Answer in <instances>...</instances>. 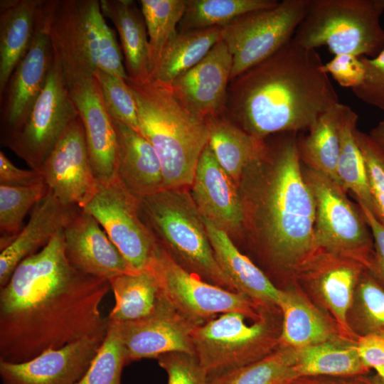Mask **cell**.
<instances>
[{
  "instance_id": "cell-38",
  "label": "cell",
  "mask_w": 384,
  "mask_h": 384,
  "mask_svg": "<svg viewBox=\"0 0 384 384\" xmlns=\"http://www.w3.org/2000/svg\"><path fill=\"white\" fill-rule=\"evenodd\" d=\"M129 363L116 325L108 321L106 336L92 363L76 384H121L123 367Z\"/></svg>"
},
{
  "instance_id": "cell-14",
  "label": "cell",
  "mask_w": 384,
  "mask_h": 384,
  "mask_svg": "<svg viewBox=\"0 0 384 384\" xmlns=\"http://www.w3.org/2000/svg\"><path fill=\"white\" fill-rule=\"evenodd\" d=\"M53 61L45 0H41L31 46L0 95L1 138L24 122L46 84Z\"/></svg>"
},
{
  "instance_id": "cell-44",
  "label": "cell",
  "mask_w": 384,
  "mask_h": 384,
  "mask_svg": "<svg viewBox=\"0 0 384 384\" xmlns=\"http://www.w3.org/2000/svg\"><path fill=\"white\" fill-rule=\"evenodd\" d=\"M321 69L327 75L330 74L338 85L351 89L361 85L365 76L361 58L352 54L334 55Z\"/></svg>"
},
{
  "instance_id": "cell-27",
  "label": "cell",
  "mask_w": 384,
  "mask_h": 384,
  "mask_svg": "<svg viewBox=\"0 0 384 384\" xmlns=\"http://www.w3.org/2000/svg\"><path fill=\"white\" fill-rule=\"evenodd\" d=\"M208 145L218 163L239 188L246 169L261 153L265 139H258L225 117L206 120Z\"/></svg>"
},
{
  "instance_id": "cell-23",
  "label": "cell",
  "mask_w": 384,
  "mask_h": 384,
  "mask_svg": "<svg viewBox=\"0 0 384 384\" xmlns=\"http://www.w3.org/2000/svg\"><path fill=\"white\" fill-rule=\"evenodd\" d=\"M117 139V177L138 198L164 189L159 159L139 132L112 119Z\"/></svg>"
},
{
  "instance_id": "cell-51",
  "label": "cell",
  "mask_w": 384,
  "mask_h": 384,
  "mask_svg": "<svg viewBox=\"0 0 384 384\" xmlns=\"http://www.w3.org/2000/svg\"><path fill=\"white\" fill-rule=\"evenodd\" d=\"M378 373V375L384 379V366L375 368Z\"/></svg>"
},
{
  "instance_id": "cell-21",
  "label": "cell",
  "mask_w": 384,
  "mask_h": 384,
  "mask_svg": "<svg viewBox=\"0 0 384 384\" xmlns=\"http://www.w3.org/2000/svg\"><path fill=\"white\" fill-rule=\"evenodd\" d=\"M63 234L66 255L81 272L107 280L134 272L97 220L83 208L71 218Z\"/></svg>"
},
{
  "instance_id": "cell-32",
  "label": "cell",
  "mask_w": 384,
  "mask_h": 384,
  "mask_svg": "<svg viewBox=\"0 0 384 384\" xmlns=\"http://www.w3.org/2000/svg\"><path fill=\"white\" fill-rule=\"evenodd\" d=\"M283 314L279 341L297 349L327 341L331 330L323 316L296 293L282 291L277 304Z\"/></svg>"
},
{
  "instance_id": "cell-25",
  "label": "cell",
  "mask_w": 384,
  "mask_h": 384,
  "mask_svg": "<svg viewBox=\"0 0 384 384\" xmlns=\"http://www.w3.org/2000/svg\"><path fill=\"white\" fill-rule=\"evenodd\" d=\"M103 16L118 33L128 78L143 81L149 76V46L141 9L133 0H100Z\"/></svg>"
},
{
  "instance_id": "cell-5",
  "label": "cell",
  "mask_w": 384,
  "mask_h": 384,
  "mask_svg": "<svg viewBox=\"0 0 384 384\" xmlns=\"http://www.w3.org/2000/svg\"><path fill=\"white\" fill-rule=\"evenodd\" d=\"M54 57L67 83L102 70L128 79L114 33L99 0H45Z\"/></svg>"
},
{
  "instance_id": "cell-30",
  "label": "cell",
  "mask_w": 384,
  "mask_h": 384,
  "mask_svg": "<svg viewBox=\"0 0 384 384\" xmlns=\"http://www.w3.org/2000/svg\"><path fill=\"white\" fill-rule=\"evenodd\" d=\"M358 119V114L349 106L343 104L337 174L342 188L346 192L351 191L358 204L366 206L373 213L374 206L366 167L355 137Z\"/></svg>"
},
{
  "instance_id": "cell-46",
  "label": "cell",
  "mask_w": 384,
  "mask_h": 384,
  "mask_svg": "<svg viewBox=\"0 0 384 384\" xmlns=\"http://www.w3.org/2000/svg\"><path fill=\"white\" fill-rule=\"evenodd\" d=\"M44 183L38 171L16 166L5 154L0 151V184L28 186Z\"/></svg>"
},
{
  "instance_id": "cell-2",
  "label": "cell",
  "mask_w": 384,
  "mask_h": 384,
  "mask_svg": "<svg viewBox=\"0 0 384 384\" xmlns=\"http://www.w3.org/2000/svg\"><path fill=\"white\" fill-rule=\"evenodd\" d=\"M315 49L289 41L231 80L225 112L258 139L308 131L338 97Z\"/></svg>"
},
{
  "instance_id": "cell-42",
  "label": "cell",
  "mask_w": 384,
  "mask_h": 384,
  "mask_svg": "<svg viewBox=\"0 0 384 384\" xmlns=\"http://www.w3.org/2000/svg\"><path fill=\"white\" fill-rule=\"evenodd\" d=\"M365 76L358 86L351 89L363 102L384 112V49L375 57H361Z\"/></svg>"
},
{
  "instance_id": "cell-49",
  "label": "cell",
  "mask_w": 384,
  "mask_h": 384,
  "mask_svg": "<svg viewBox=\"0 0 384 384\" xmlns=\"http://www.w3.org/2000/svg\"><path fill=\"white\" fill-rule=\"evenodd\" d=\"M292 384H349L343 381L334 380L327 378H312L302 377L294 380Z\"/></svg>"
},
{
  "instance_id": "cell-10",
  "label": "cell",
  "mask_w": 384,
  "mask_h": 384,
  "mask_svg": "<svg viewBox=\"0 0 384 384\" xmlns=\"http://www.w3.org/2000/svg\"><path fill=\"white\" fill-rule=\"evenodd\" d=\"M309 4V0H283L222 26V40L233 57L230 81L291 41Z\"/></svg>"
},
{
  "instance_id": "cell-29",
  "label": "cell",
  "mask_w": 384,
  "mask_h": 384,
  "mask_svg": "<svg viewBox=\"0 0 384 384\" xmlns=\"http://www.w3.org/2000/svg\"><path fill=\"white\" fill-rule=\"evenodd\" d=\"M342 107L341 102L334 105L320 116L308 130V134L297 138L301 161L306 167L325 174L338 184L337 166Z\"/></svg>"
},
{
  "instance_id": "cell-37",
  "label": "cell",
  "mask_w": 384,
  "mask_h": 384,
  "mask_svg": "<svg viewBox=\"0 0 384 384\" xmlns=\"http://www.w3.org/2000/svg\"><path fill=\"white\" fill-rule=\"evenodd\" d=\"M48 186L39 183L28 186L0 184V247H6L18 235L23 220L46 195Z\"/></svg>"
},
{
  "instance_id": "cell-8",
  "label": "cell",
  "mask_w": 384,
  "mask_h": 384,
  "mask_svg": "<svg viewBox=\"0 0 384 384\" xmlns=\"http://www.w3.org/2000/svg\"><path fill=\"white\" fill-rule=\"evenodd\" d=\"M302 174L316 203L314 250L354 260L368 270L374 255L373 238L360 206L325 174L306 166Z\"/></svg>"
},
{
  "instance_id": "cell-6",
  "label": "cell",
  "mask_w": 384,
  "mask_h": 384,
  "mask_svg": "<svg viewBox=\"0 0 384 384\" xmlns=\"http://www.w3.org/2000/svg\"><path fill=\"white\" fill-rule=\"evenodd\" d=\"M139 198L143 221L178 265L207 282L236 292L215 257L203 217L185 188L163 189Z\"/></svg>"
},
{
  "instance_id": "cell-19",
  "label": "cell",
  "mask_w": 384,
  "mask_h": 384,
  "mask_svg": "<svg viewBox=\"0 0 384 384\" xmlns=\"http://www.w3.org/2000/svg\"><path fill=\"white\" fill-rule=\"evenodd\" d=\"M68 85L82 123L95 180L100 183L112 181L117 178V139L104 105L98 82L93 76Z\"/></svg>"
},
{
  "instance_id": "cell-36",
  "label": "cell",
  "mask_w": 384,
  "mask_h": 384,
  "mask_svg": "<svg viewBox=\"0 0 384 384\" xmlns=\"http://www.w3.org/2000/svg\"><path fill=\"white\" fill-rule=\"evenodd\" d=\"M149 46V76L165 46L177 33L187 0H140Z\"/></svg>"
},
{
  "instance_id": "cell-45",
  "label": "cell",
  "mask_w": 384,
  "mask_h": 384,
  "mask_svg": "<svg viewBox=\"0 0 384 384\" xmlns=\"http://www.w3.org/2000/svg\"><path fill=\"white\" fill-rule=\"evenodd\" d=\"M370 229L374 246V255L369 273L379 284L384 286V225L366 206L358 204Z\"/></svg>"
},
{
  "instance_id": "cell-50",
  "label": "cell",
  "mask_w": 384,
  "mask_h": 384,
  "mask_svg": "<svg viewBox=\"0 0 384 384\" xmlns=\"http://www.w3.org/2000/svg\"><path fill=\"white\" fill-rule=\"evenodd\" d=\"M361 384H384V379L378 375L370 379L362 380Z\"/></svg>"
},
{
  "instance_id": "cell-47",
  "label": "cell",
  "mask_w": 384,
  "mask_h": 384,
  "mask_svg": "<svg viewBox=\"0 0 384 384\" xmlns=\"http://www.w3.org/2000/svg\"><path fill=\"white\" fill-rule=\"evenodd\" d=\"M356 347L366 368L384 366V331L370 332L361 336Z\"/></svg>"
},
{
  "instance_id": "cell-24",
  "label": "cell",
  "mask_w": 384,
  "mask_h": 384,
  "mask_svg": "<svg viewBox=\"0 0 384 384\" xmlns=\"http://www.w3.org/2000/svg\"><path fill=\"white\" fill-rule=\"evenodd\" d=\"M203 220L215 257L236 292L257 304L277 306L282 290L238 249L227 233Z\"/></svg>"
},
{
  "instance_id": "cell-7",
  "label": "cell",
  "mask_w": 384,
  "mask_h": 384,
  "mask_svg": "<svg viewBox=\"0 0 384 384\" xmlns=\"http://www.w3.org/2000/svg\"><path fill=\"white\" fill-rule=\"evenodd\" d=\"M384 0H309L292 41L334 55L375 57L384 49Z\"/></svg>"
},
{
  "instance_id": "cell-1",
  "label": "cell",
  "mask_w": 384,
  "mask_h": 384,
  "mask_svg": "<svg viewBox=\"0 0 384 384\" xmlns=\"http://www.w3.org/2000/svg\"><path fill=\"white\" fill-rule=\"evenodd\" d=\"M63 229L23 260L0 288V361L22 363L85 338L106 336L108 319L100 308L110 282L69 261Z\"/></svg>"
},
{
  "instance_id": "cell-31",
  "label": "cell",
  "mask_w": 384,
  "mask_h": 384,
  "mask_svg": "<svg viewBox=\"0 0 384 384\" xmlns=\"http://www.w3.org/2000/svg\"><path fill=\"white\" fill-rule=\"evenodd\" d=\"M109 282L115 300L107 316L110 321L137 320L154 310L159 290L154 277L148 270L121 274Z\"/></svg>"
},
{
  "instance_id": "cell-13",
  "label": "cell",
  "mask_w": 384,
  "mask_h": 384,
  "mask_svg": "<svg viewBox=\"0 0 384 384\" xmlns=\"http://www.w3.org/2000/svg\"><path fill=\"white\" fill-rule=\"evenodd\" d=\"M82 208L97 220L132 272L145 270L156 239L142 218L137 196L117 178L109 183L97 181Z\"/></svg>"
},
{
  "instance_id": "cell-41",
  "label": "cell",
  "mask_w": 384,
  "mask_h": 384,
  "mask_svg": "<svg viewBox=\"0 0 384 384\" xmlns=\"http://www.w3.org/2000/svg\"><path fill=\"white\" fill-rule=\"evenodd\" d=\"M159 365L166 372L168 384H208V377L197 357L175 351L160 356Z\"/></svg>"
},
{
  "instance_id": "cell-48",
  "label": "cell",
  "mask_w": 384,
  "mask_h": 384,
  "mask_svg": "<svg viewBox=\"0 0 384 384\" xmlns=\"http://www.w3.org/2000/svg\"><path fill=\"white\" fill-rule=\"evenodd\" d=\"M372 139L384 151V119L380 121L368 134Z\"/></svg>"
},
{
  "instance_id": "cell-12",
  "label": "cell",
  "mask_w": 384,
  "mask_h": 384,
  "mask_svg": "<svg viewBox=\"0 0 384 384\" xmlns=\"http://www.w3.org/2000/svg\"><path fill=\"white\" fill-rule=\"evenodd\" d=\"M246 317L228 312L193 328L195 355L206 371L208 382L268 356L265 352L272 344L269 326L262 320L248 325Z\"/></svg>"
},
{
  "instance_id": "cell-28",
  "label": "cell",
  "mask_w": 384,
  "mask_h": 384,
  "mask_svg": "<svg viewBox=\"0 0 384 384\" xmlns=\"http://www.w3.org/2000/svg\"><path fill=\"white\" fill-rule=\"evenodd\" d=\"M221 39V27L178 31L165 46L150 78L169 86L198 63Z\"/></svg>"
},
{
  "instance_id": "cell-18",
  "label": "cell",
  "mask_w": 384,
  "mask_h": 384,
  "mask_svg": "<svg viewBox=\"0 0 384 384\" xmlns=\"http://www.w3.org/2000/svg\"><path fill=\"white\" fill-rule=\"evenodd\" d=\"M104 338H85L22 363L0 361L2 383L76 384L89 369Z\"/></svg>"
},
{
  "instance_id": "cell-26",
  "label": "cell",
  "mask_w": 384,
  "mask_h": 384,
  "mask_svg": "<svg viewBox=\"0 0 384 384\" xmlns=\"http://www.w3.org/2000/svg\"><path fill=\"white\" fill-rule=\"evenodd\" d=\"M41 2L0 1V95L31 46Z\"/></svg>"
},
{
  "instance_id": "cell-15",
  "label": "cell",
  "mask_w": 384,
  "mask_h": 384,
  "mask_svg": "<svg viewBox=\"0 0 384 384\" xmlns=\"http://www.w3.org/2000/svg\"><path fill=\"white\" fill-rule=\"evenodd\" d=\"M37 171L63 203L82 208L89 201L97 181L80 117L68 126Z\"/></svg>"
},
{
  "instance_id": "cell-39",
  "label": "cell",
  "mask_w": 384,
  "mask_h": 384,
  "mask_svg": "<svg viewBox=\"0 0 384 384\" xmlns=\"http://www.w3.org/2000/svg\"><path fill=\"white\" fill-rule=\"evenodd\" d=\"M94 76L110 118L140 132L136 101L127 80L102 70L97 71Z\"/></svg>"
},
{
  "instance_id": "cell-20",
  "label": "cell",
  "mask_w": 384,
  "mask_h": 384,
  "mask_svg": "<svg viewBox=\"0 0 384 384\" xmlns=\"http://www.w3.org/2000/svg\"><path fill=\"white\" fill-rule=\"evenodd\" d=\"M191 188V196L203 218L230 236L245 230L238 187L218 163L208 144L200 156Z\"/></svg>"
},
{
  "instance_id": "cell-4",
  "label": "cell",
  "mask_w": 384,
  "mask_h": 384,
  "mask_svg": "<svg viewBox=\"0 0 384 384\" xmlns=\"http://www.w3.org/2000/svg\"><path fill=\"white\" fill-rule=\"evenodd\" d=\"M136 101L140 133L161 162L164 189L191 186L201 153L208 143L205 120L188 112L169 86L151 78L127 79Z\"/></svg>"
},
{
  "instance_id": "cell-22",
  "label": "cell",
  "mask_w": 384,
  "mask_h": 384,
  "mask_svg": "<svg viewBox=\"0 0 384 384\" xmlns=\"http://www.w3.org/2000/svg\"><path fill=\"white\" fill-rule=\"evenodd\" d=\"M80 208L63 203L49 188L31 211L18 235L1 251L0 288L6 284L17 266L43 248Z\"/></svg>"
},
{
  "instance_id": "cell-33",
  "label": "cell",
  "mask_w": 384,
  "mask_h": 384,
  "mask_svg": "<svg viewBox=\"0 0 384 384\" xmlns=\"http://www.w3.org/2000/svg\"><path fill=\"white\" fill-rule=\"evenodd\" d=\"M295 370L298 378L320 375H361L368 369L363 365L356 346L324 342L295 351Z\"/></svg>"
},
{
  "instance_id": "cell-34",
  "label": "cell",
  "mask_w": 384,
  "mask_h": 384,
  "mask_svg": "<svg viewBox=\"0 0 384 384\" xmlns=\"http://www.w3.org/2000/svg\"><path fill=\"white\" fill-rule=\"evenodd\" d=\"M276 0H187L178 31L222 27L250 12L275 6Z\"/></svg>"
},
{
  "instance_id": "cell-43",
  "label": "cell",
  "mask_w": 384,
  "mask_h": 384,
  "mask_svg": "<svg viewBox=\"0 0 384 384\" xmlns=\"http://www.w3.org/2000/svg\"><path fill=\"white\" fill-rule=\"evenodd\" d=\"M361 277L358 293L365 319L370 332L384 331V288L368 270Z\"/></svg>"
},
{
  "instance_id": "cell-40",
  "label": "cell",
  "mask_w": 384,
  "mask_h": 384,
  "mask_svg": "<svg viewBox=\"0 0 384 384\" xmlns=\"http://www.w3.org/2000/svg\"><path fill=\"white\" fill-rule=\"evenodd\" d=\"M355 137L363 154L373 201V214L384 225V151L368 134L355 130Z\"/></svg>"
},
{
  "instance_id": "cell-35",
  "label": "cell",
  "mask_w": 384,
  "mask_h": 384,
  "mask_svg": "<svg viewBox=\"0 0 384 384\" xmlns=\"http://www.w3.org/2000/svg\"><path fill=\"white\" fill-rule=\"evenodd\" d=\"M297 378L295 352L288 349L221 374L208 384H292Z\"/></svg>"
},
{
  "instance_id": "cell-9",
  "label": "cell",
  "mask_w": 384,
  "mask_h": 384,
  "mask_svg": "<svg viewBox=\"0 0 384 384\" xmlns=\"http://www.w3.org/2000/svg\"><path fill=\"white\" fill-rule=\"evenodd\" d=\"M145 269L154 277L159 295L195 326L228 312H238L251 318L257 316L253 310L255 302L190 273L157 240Z\"/></svg>"
},
{
  "instance_id": "cell-11",
  "label": "cell",
  "mask_w": 384,
  "mask_h": 384,
  "mask_svg": "<svg viewBox=\"0 0 384 384\" xmlns=\"http://www.w3.org/2000/svg\"><path fill=\"white\" fill-rule=\"evenodd\" d=\"M79 117L57 59L22 125L1 138L32 169L38 170L68 126Z\"/></svg>"
},
{
  "instance_id": "cell-17",
  "label": "cell",
  "mask_w": 384,
  "mask_h": 384,
  "mask_svg": "<svg viewBox=\"0 0 384 384\" xmlns=\"http://www.w3.org/2000/svg\"><path fill=\"white\" fill-rule=\"evenodd\" d=\"M232 66V55L221 39L169 87L188 112L206 121L225 113Z\"/></svg>"
},
{
  "instance_id": "cell-3",
  "label": "cell",
  "mask_w": 384,
  "mask_h": 384,
  "mask_svg": "<svg viewBox=\"0 0 384 384\" xmlns=\"http://www.w3.org/2000/svg\"><path fill=\"white\" fill-rule=\"evenodd\" d=\"M239 187L245 229L272 265L294 270L314 250L316 203L304 180L296 133L266 142Z\"/></svg>"
},
{
  "instance_id": "cell-16",
  "label": "cell",
  "mask_w": 384,
  "mask_h": 384,
  "mask_svg": "<svg viewBox=\"0 0 384 384\" xmlns=\"http://www.w3.org/2000/svg\"><path fill=\"white\" fill-rule=\"evenodd\" d=\"M113 323L125 348L128 363L143 358L157 359L175 351L195 355L191 336L195 326L159 294L156 307L149 315L134 321Z\"/></svg>"
}]
</instances>
